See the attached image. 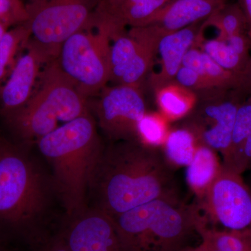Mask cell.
<instances>
[{
  "mask_svg": "<svg viewBox=\"0 0 251 251\" xmlns=\"http://www.w3.org/2000/svg\"><path fill=\"white\" fill-rule=\"evenodd\" d=\"M174 168L159 147L120 141L103 153L96 175L100 209L114 216L155 200L180 198Z\"/></svg>",
  "mask_w": 251,
  "mask_h": 251,
  "instance_id": "6da1fadb",
  "label": "cell"
},
{
  "mask_svg": "<svg viewBox=\"0 0 251 251\" xmlns=\"http://www.w3.org/2000/svg\"><path fill=\"white\" fill-rule=\"evenodd\" d=\"M38 145L52 167L68 214H81L103 155L93 118L89 113L64 123L39 138Z\"/></svg>",
  "mask_w": 251,
  "mask_h": 251,
  "instance_id": "7a4b0ae2",
  "label": "cell"
},
{
  "mask_svg": "<svg viewBox=\"0 0 251 251\" xmlns=\"http://www.w3.org/2000/svg\"><path fill=\"white\" fill-rule=\"evenodd\" d=\"M112 218L122 251H183L206 221L197 202L181 198L155 200Z\"/></svg>",
  "mask_w": 251,
  "mask_h": 251,
  "instance_id": "3957f363",
  "label": "cell"
},
{
  "mask_svg": "<svg viewBox=\"0 0 251 251\" xmlns=\"http://www.w3.org/2000/svg\"><path fill=\"white\" fill-rule=\"evenodd\" d=\"M40 86L18 110V128L27 138H41L67 123L90 113L87 98L62 72L55 59L46 63Z\"/></svg>",
  "mask_w": 251,
  "mask_h": 251,
  "instance_id": "277c9868",
  "label": "cell"
},
{
  "mask_svg": "<svg viewBox=\"0 0 251 251\" xmlns=\"http://www.w3.org/2000/svg\"><path fill=\"white\" fill-rule=\"evenodd\" d=\"M110 31L94 17L90 24L64 41L55 57L62 72L86 98L110 81Z\"/></svg>",
  "mask_w": 251,
  "mask_h": 251,
  "instance_id": "5b68a950",
  "label": "cell"
},
{
  "mask_svg": "<svg viewBox=\"0 0 251 251\" xmlns=\"http://www.w3.org/2000/svg\"><path fill=\"white\" fill-rule=\"evenodd\" d=\"M102 0H28L32 41L55 59L63 43L87 27Z\"/></svg>",
  "mask_w": 251,
  "mask_h": 251,
  "instance_id": "8992f818",
  "label": "cell"
},
{
  "mask_svg": "<svg viewBox=\"0 0 251 251\" xmlns=\"http://www.w3.org/2000/svg\"><path fill=\"white\" fill-rule=\"evenodd\" d=\"M45 191L39 173L14 153L0 156V219L23 222L39 215Z\"/></svg>",
  "mask_w": 251,
  "mask_h": 251,
  "instance_id": "52a82bcc",
  "label": "cell"
},
{
  "mask_svg": "<svg viewBox=\"0 0 251 251\" xmlns=\"http://www.w3.org/2000/svg\"><path fill=\"white\" fill-rule=\"evenodd\" d=\"M151 26L130 27L110 36V77L112 85L140 87L158 52L162 39Z\"/></svg>",
  "mask_w": 251,
  "mask_h": 251,
  "instance_id": "ba28073f",
  "label": "cell"
},
{
  "mask_svg": "<svg viewBox=\"0 0 251 251\" xmlns=\"http://www.w3.org/2000/svg\"><path fill=\"white\" fill-rule=\"evenodd\" d=\"M206 222L227 230L251 228V191L242 175L221 165L219 174L197 202Z\"/></svg>",
  "mask_w": 251,
  "mask_h": 251,
  "instance_id": "9c48e42d",
  "label": "cell"
},
{
  "mask_svg": "<svg viewBox=\"0 0 251 251\" xmlns=\"http://www.w3.org/2000/svg\"><path fill=\"white\" fill-rule=\"evenodd\" d=\"M99 125L115 141L138 140V126L146 114L143 94L138 87H105L96 105Z\"/></svg>",
  "mask_w": 251,
  "mask_h": 251,
  "instance_id": "30bf717a",
  "label": "cell"
},
{
  "mask_svg": "<svg viewBox=\"0 0 251 251\" xmlns=\"http://www.w3.org/2000/svg\"><path fill=\"white\" fill-rule=\"evenodd\" d=\"M222 92L206 96L202 103H196L188 113L185 128L194 135L197 145L209 147L224 157L230 146L236 114L241 104L235 99L219 95Z\"/></svg>",
  "mask_w": 251,
  "mask_h": 251,
  "instance_id": "8fae6325",
  "label": "cell"
},
{
  "mask_svg": "<svg viewBox=\"0 0 251 251\" xmlns=\"http://www.w3.org/2000/svg\"><path fill=\"white\" fill-rule=\"evenodd\" d=\"M83 211L72 217L59 237L68 249L70 251H122L112 216L100 208Z\"/></svg>",
  "mask_w": 251,
  "mask_h": 251,
  "instance_id": "7c38bea8",
  "label": "cell"
},
{
  "mask_svg": "<svg viewBox=\"0 0 251 251\" xmlns=\"http://www.w3.org/2000/svg\"><path fill=\"white\" fill-rule=\"evenodd\" d=\"M54 59L31 41L28 50L18 58L9 77L1 88V103L8 110H19L32 96L41 66Z\"/></svg>",
  "mask_w": 251,
  "mask_h": 251,
  "instance_id": "4fadbf2b",
  "label": "cell"
},
{
  "mask_svg": "<svg viewBox=\"0 0 251 251\" xmlns=\"http://www.w3.org/2000/svg\"><path fill=\"white\" fill-rule=\"evenodd\" d=\"M203 22L195 23L162 38L157 52L161 58V69L151 75L150 81L155 91L174 82L175 75L182 66L186 52L196 46L202 34Z\"/></svg>",
  "mask_w": 251,
  "mask_h": 251,
  "instance_id": "5bb4252c",
  "label": "cell"
},
{
  "mask_svg": "<svg viewBox=\"0 0 251 251\" xmlns=\"http://www.w3.org/2000/svg\"><path fill=\"white\" fill-rule=\"evenodd\" d=\"M225 4L207 0H173L155 15L146 25L152 26L165 36L195 23L203 22Z\"/></svg>",
  "mask_w": 251,
  "mask_h": 251,
  "instance_id": "9a60e30c",
  "label": "cell"
},
{
  "mask_svg": "<svg viewBox=\"0 0 251 251\" xmlns=\"http://www.w3.org/2000/svg\"><path fill=\"white\" fill-rule=\"evenodd\" d=\"M182 65L193 69L201 75L202 87L201 92L204 93L215 90L242 89L251 83V77L226 70L195 46L186 52Z\"/></svg>",
  "mask_w": 251,
  "mask_h": 251,
  "instance_id": "2e32d148",
  "label": "cell"
},
{
  "mask_svg": "<svg viewBox=\"0 0 251 251\" xmlns=\"http://www.w3.org/2000/svg\"><path fill=\"white\" fill-rule=\"evenodd\" d=\"M221 163L216 151L204 146L197 145L192 161L186 170V181L198 199L202 198L219 174Z\"/></svg>",
  "mask_w": 251,
  "mask_h": 251,
  "instance_id": "e0dca14e",
  "label": "cell"
},
{
  "mask_svg": "<svg viewBox=\"0 0 251 251\" xmlns=\"http://www.w3.org/2000/svg\"><path fill=\"white\" fill-rule=\"evenodd\" d=\"M156 94L158 108L167 120L187 116L198 101L196 93L174 82L158 88Z\"/></svg>",
  "mask_w": 251,
  "mask_h": 251,
  "instance_id": "ac0fdd59",
  "label": "cell"
},
{
  "mask_svg": "<svg viewBox=\"0 0 251 251\" xmlns=\"http://www.w3.org/2000/svg\"><path fill=\"white\" fill-rule=\"evenodd\" d=\"M201 241L216 251H251V228L234 231L209 227L203 224L198 230Z\"/></svg>",
  "mask_w": 251,
  "mask_h": 251,
  "instance_id": "d6986e66",
  "label": "cell"
},
{
  "mask_svg": "<svg viewBox=\"0 0 251 251\" xmlns=\"http://www.w3.org/2000/svg\"><path fill=\"white\" fill-rule=\"evenodd\" d=\"M197 44H199L201 50L220 67L229 72L251 77L250 59L237 54L226 41L218 38L204 41L199 39Z\"/></svg>",
  "mask_w": 251,
  "mask_h": 251,
  "instance_id": "ffe728a7",
  "label": "cell"
},
{
  "mask_svg": "<svg viewBox=\"0 0 251 251\" xmlns=\"http://www.w3.org/2000/svg\"><path fill=\"white\" fill-rule=\"evenodd\" d=\"M163 146L165 156L173 166H188L194 156L197 143L189 130L178 128L168 133Z\"/></svg>",
  "mask_w": 251,
  "mask_h": 251,
  "instance_id": "44dd1931",
  "label": "cell"
},
{
  "mask_svg": "<svg viewBox=\"0 0 251 251\" xmlns=\"http://www.w3.org/2000/svg\"><path fill=\"white\" fill-rule=\"evenodd\" d=\"M204 27L213 26L219 30L218 39L224 40L234 34L244 33L249 27L245 15L239 4H225L203 23Z\"/></svg>",
  "mask_w": 251,
  "mask_h": 251,
  "instance_id": "7402d4cb",
  "label": "cell"
},
{
  "mask_svg": "<svg viewBox=\"0 0 251 251\" xmlns=\"http://www.w3.org/2000/svg\"><path fill=\"white\" fill-rule=\"evenodd\" d=\"M251 131V102L241 104L234 120L232 140L227 153L223 157L221 165L229 169L242 150L243 145Z\"/></svg>",
  "mask_w": 251,
  "mask_h": 251,
  "instance_id": "603a6c76",
  "label": "cell"
},
{
  "mask_svg": "<svg viewBox=\"0 0 251 251\" xmlns=\"http://www.w3.org/2000/svg\"><path fill=\"white\" fill-rule=\"evenodd\" d=\"M31 33L25 23L8 30L0 41V84L14 60L18 49L30 38Z\"/></svg>",
  "mask_w": 251,
  "mask_h": 251,
  "instance_id": "cb8c5ba5",
  "label": "cell"
},
{
  "mask_svg": "<svg viewBox=\"0 0 251 251\" xmlns=\"http://www.w3.org/2000/svg\"><path fill=\"white\" fill-rule=\"evenodd\" d=\"M166 120L162 115L145 114L138 124V140L150 146L163 145L169 133Z\"/></svg>",
  "mask_w": 251,
  "mask_h": 251,
  "instance_id": "d4e9b609",
  "label": "cell"
},
{
  "mask_svg": "<svg viewBox=\"0 0 251 251\" xmlns=\"http://www.w3.org/2000/svg\"><path fill=\"white\" fill-rule=\"evenodd\" d=\"M28 20L25 4L22 0H0V21L7 25L24 24Z\"/></svg>",
  "mask_w": 251,
  "mask_h": 251,
  "instance_id": "484cf974",
  "label": "cell"
},
{
  "mask_svg": "<svg viewBox=\"0 0 251 251\" xmlns=\"http://www.w3.org/2000/svg\"><path fill=\"white\" fill-rule=\"evenodd\" d=\"M174 82L193 91L195 93L202 91L201 75L193 69L183 65L176 73Z\"/></svg>",
  "mask_w": 251,
  "mask_h": 251,
  "instance_id": "4316f807",
  "label": "cell"
},
{
  "mask_svg": "<svg viewBox=\"0 0 251 251\" xmlns=\"http://www.w3.org/2000/svg\"><path fill=\"white\" fill-rule=\"evenodd\" d=\"M227 170L239 175H242L248 170H251V131L244 142L233 165Z\"/></svg>",
  "mask_w": 251,
  "mask_h": 251,
  "instance_id": "83f0119b",
  "label": "cell"
},
{
  "mask_svg": "<svg viewBox=\"0 0 251 251\" xmlns=\"http://www.w3.org/2000/svg\"><path fill=\"white\" fill-rule=\"evenodd\" d=\"M232 49L245 58H249V49L251 44L250 39H248L245 33L234 34L224 39Z\"/></svg>",
  "mask_w": 251,
  "mask_h": 251,
  "instance_id": "f1b7e54d",
  "label": "cell"
},
{
  "mask_svg": "<svg viewBox=\"0 0 251 251\" xmlns=\"http://www.w3.org/2000/svg\"><path fill=\"white\" fill-rule=\"evenodd\" d=\"M36 251H70L59 238L43 246Z\"/></svg>",
  "mask_w": 251,
  "mask_h": 251,
  "instance_id": "f546056e",
  "label": "cell"
},
{
  "mask_svg": "<svg viewBox=\"0 0 251 251\" xmlns=\"http://www.w3.org/2000/svg\"><path fill=\"white\" fill-rule=\"evenodd\" d=\"M239 5L247 18L251 34V0H239Z\"/></svg>",
  "mask_w": 251,
  "mask_h": 251,
  "instance_id": "4dcf8cb0",
  "label": "cell"
},
{
  "mask_svg": "<svg viewBox=\"0 0 251 251\" xmlns=\"http://www.w3.org/2000/svg\"><path fill=\"white\" fill-rule=\"evenodd\" d=\"M125 0H102L97 8V11H107L119 6Z\"/></svg>",
  "mask_w": 251,
  "mask_h": 251,
  "instance_id": "1f68e13d",
  "label": "cell"
},
{
  "mask_svg": "<svg viewBox=\"0 0 251 251\" xmlns=\"http://www.w3.org/2000/svg\"><path fill=\"white\" fill-rule=\"evenodd\" d=\"M181 251H210L209 248L206 245L205 243L201 241V244L196 247H188L185 248L184 250Z\"/></svg>",
  "mask_w": 251,
  "mask_h": 251,
  "instance_id": "d6a6232c",
  "label": "cell"
},
{
  "mask_svg": "<svg viewBox=\"0 0 251 251\" xmlns=\"http://www.w3.org/2000/svg\"><path fill=\"white\" fill-rule=\"evenodd\" d=\"M8 27H9V26L7 25L4 24V23L0 21V41L4 37L5 34L7 32Z\"/></svg>",
  "mask_w": 251,
  "mask_h": 251,
  "instance_id": "836d02e7",
  "label": "cell"
},
{
  "mask_svg": "<svg viewBox=\"0 0 251 251\" xmlns=\"http://www.w3.org/2000/svg\"><path fill=\"white\" fill-rule=\"evenodd\" d=\"M207 1H216V2H221L224 3V4H226V0H207Z\"/></svg>",
  "mask_w": 251,
  "mask_h": 251,
  "instance_id": "e575fe53",
  "label": "cell"
},
{
  "mask_svg": "<svg viewBox=\"0 0 251 251\" xmlns=\"http://www.w3.org/2000/svg\"><path fill=\"white\" fill-rule=\"evenodd\" d=\"M248 185H249V188H250V189L251 191V179H250V184H248Z\"/></svg>",
  "mask_w": 251,
  "mask_h": 251,
  "instance_id": "d590c367",
  "label": "cell"
}]
</instances>
